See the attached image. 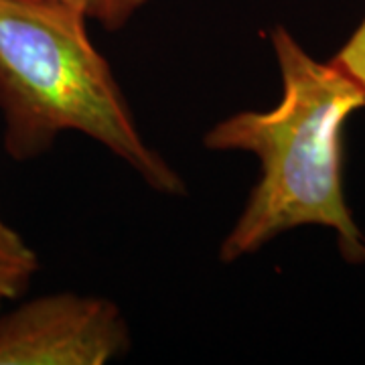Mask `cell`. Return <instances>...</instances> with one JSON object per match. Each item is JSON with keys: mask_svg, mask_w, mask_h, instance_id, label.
I'll return each mask as SVG.
<instances>
[{"mask_svg": "<svg viewBox=\"0 0 365 365\" xmlns=\"http://www.w3.org/2000/svg\"><path fill=\"white\" fill-rule=\"evenodd\" d=\"M282 79L268 112H237L203 136L209 150H244L260 158V181L225 235L220 260H240L300 225L337 234L347 262H365V237L347 207L341 177V134L365 90L333 61L321 63L284 26L270 35Z\"/></svg>", "mask_w": 365, "mask_h": 365, "instance_id": "obj_1", "label": "cell"}, {"mask_svg": "<svg viewBox=\"0 0 365 365\" xmlns=\"http://www.w3.org/2000/svg\"><path fill=\"white\" fill-rule=\"evenodd\" d=\"M39 266L37 254L0 217V307L25 292Z\"/></svg>", "mask_w": 365, "mask_h": 365, "instance_id": "obj_4", "label": "cell"}, {"mask_svg": "<svg viewBox=\"0 0 365 365\" xmlns=\"http://www.w3.org/2000/svg\"><path fill=\"white\" fill-rule=\"evenodd\" d=\"M45 2L69 6L83 14L88 21L102 25L110 33H116L128 25V21L148 0H45Z\"/></svg>", "mask_w": 365, "mask_h": 365, "instance_id": "obj_5", "label": "cell"}, {"mask_svg": "<svg viewBox=\"0 0 365 365\" xmlns=\"http://www.w3.org/2000/svg\"><path fill=\"white\" fill-rule=\"evenodd\" d=\"M130 347V329L112 300L55 292L0 319V365H104Z\"/></svg>", "mask_w": 365, "mask_h": 365, "instance_id": "obj_3", "label": "cell"}, {"mask_svg": "<svg viewBox=\"0 0 365 365\" xmlns=\"http://www.w3.org/2000/svg\"><path fill=\"white\" fill-rule=\"evenodd\" d=\"M331 61L347 71L365 90V19Z\"/></svg>", "mask_w": 365, "mask_h": 365, "instance_id": "obj_6", "label": "cell"}, {"mask_svg": "<svg viewBox=\"0 0 365 365\" xmlns=\"http://www.w3.org/2000/svg\"><path fill=\"white\" fill-rule=\"evenodd\" d=\"M88 19L45 0H0V112L6 155L26 163L63 132L106 146L150 189L187 193L181 175L150 148L106 57L88 35Z\"/></svg>", "mask_w": 365, "mask_h": 365, "instance_id": "obj_2", "label": "cell"}]
</instances>
